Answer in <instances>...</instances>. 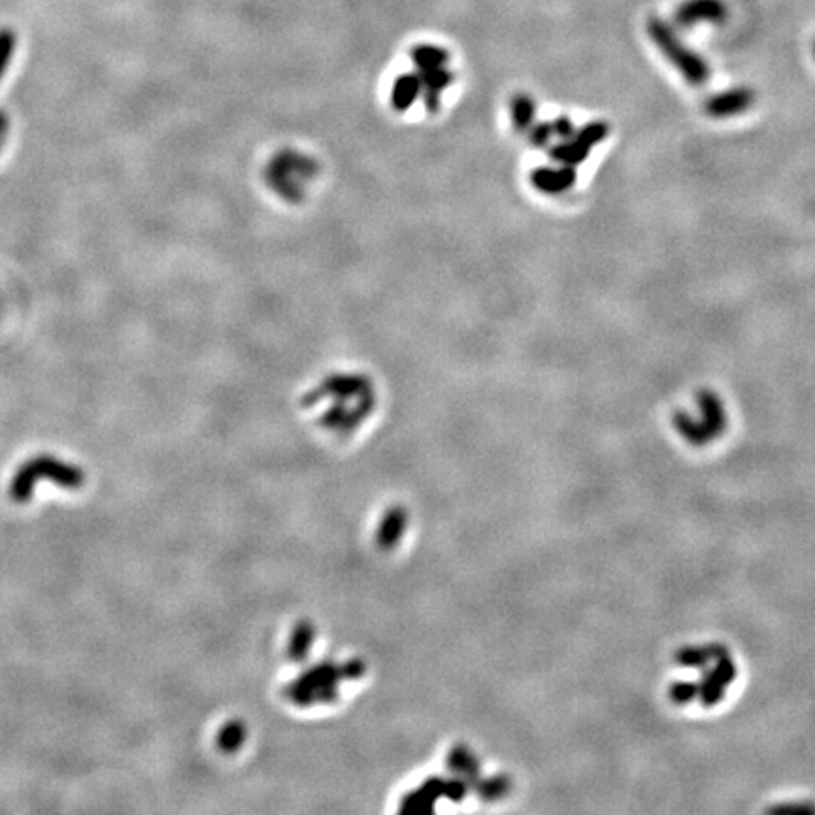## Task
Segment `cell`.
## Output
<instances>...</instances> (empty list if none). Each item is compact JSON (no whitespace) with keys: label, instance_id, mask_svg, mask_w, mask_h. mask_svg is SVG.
I'll return each mask as SVG.
<instances>
[{"label":"cell","instance_id":"9c48e42d","mask_svg":"<svg viewBox=\"0 0 815 815\" xmlns=\"http://www.w3.org/2000/svg\"><path fill=\"white\" fill-rule=\"evenodd\" d=\"M576 178L574 167H540L531 172V185L544 195H561L576 185Z\"/></svg>","mask_w":815,"mask_h":815},{"label":"cell","instance_id":"6da1fadb","mask_svg":"<svg viewBox=\"0 0 815 815\" xmlns=\"http://www.w3.org/2000/svg\"><path fill=\"white\" fill-rule=\"evenodd\" d=\"M410 67L391 76L382 91V110L404 125H431L450 110L457 85L451 51L434 42H419L408 50Z\"/></svg>","mask_w":815,"mask_h":815},{"label":"cell","instance_id":"4fadbf2b","mask_svg":"<svg viewBox=\"0 0 815 815\" xmlns=\"http://www.w3.org/2000/svg\"><path fill=\"white\" fill-rule=\"evenodd\" d=\"M551 129H553V136H559L563 140H568V138H572L576 134L574 123L566 116L555 117L553 123H551Z\"/></svg>","mask_w":815,"mask_h":815},{"label":"cell","instance_id":"7c38bea8","mask_svg":"<svg viewBox=\"0 0 815 815\" xmlns=\"http://www.w3.org/2000/svg\"><path fill=\"white\" fill-rule=\"evenodd\" d=\"M529 134V142L536 146V148H544L548 146L551 136H553V129L551 123H533V127L527 131Z\"/></svg>","mask_w":815,"mask_h":815},{"label":"cell","instance_id":"ba28073f","mask_svg":"<svg viewBox=\"0 0 815 815\" xmlns=\"http://www.w3.org/2000/svg\"><path fill=\"white\" fill-rule=\"evenodd\" d=\"M755 102V93L749 87H734L729 91L717 93L712 99L706 100V114L714 119L738 116L748 112Z\"/></svg>","mask_w":815,"mask_h":815},{"label":"cell","instance_id":"8992f818","mask_svg":"<svg viewBox=\"0 0 815 815\" xmlns=\"http://www.w3.org/2000/svg\"><path fill=\"white\" fill-rule=\"evenodd\" d=\"M700 412H702V423H693L683 414L676 416V425L689 440H706V436L719 433L725 427V410L721 400L717 399L712 391H702L699 395Z\"/></svg>","mask_w":815,"mask_h":815},{"label":"cell","instance_id":"7a4b0ae2","mask_svg":"<svg viewBox=\"0 0 815 815\" xmlns=\"http://www.w3.org/2000/svg\"><path fill=\"white\" fill-rule=\"evenodd\" d=\"M329 180L319 151L302 142L270 146L255 165V183L265 199L282 210L299 212L316 202Z\"/></svg>","mask_w":815,"mask_h":815},{"label":"cell","instance_id":"9a60e30c","mask_svg":"<svg viewBox=\"0 0 815 815\" xmlns=\"http://www.w3.org/2000/svg\"><path fill=\"white\" fill-rule=\"evenodd\" d=\"M814 53H815V44H814Z\"/></svg>","mask_w":815,"mask_h":815},{"label":"cell","instance_id":"52a82bcc","mask_svg":"<svg viewBox=\"0 0 815 815\" xmlns=\"http://www.w3.org/2000/svg\"><path fill=\"white\" fill-rule=\"evenodd\" d=\"M727 19V4L723 0H683L674 12L678 27H693L699 23L719 25Z\"/></svg>","mask_w":815,"mask_h":815},{"label":"cell","instance_id":"5b68a950","mask_svg":"<svg viewBox=\"0 0 815 815\" xmlns=\"http://www.w3.org/2000/svg\"><path fill=\"white\" fill-rule=\"evenodd\" d=\"M610 133V127L606 121H593L589 125L582 127L580 131L568 140H563L557 146L549 148V157L566 167H578L589 155L593 146H597Z\"/></svg>","mask_w":815,"mask_h":815},{"label":"cell","instance_id":"5bb4252c","mask_svg":"<svg viewBox=\"0 0 815 815\" xmlns=\"http://www.w3.org/2000/svg\"><path fill=\"white\" fill-rule=\"evenodd\" d=\"M8 131H10V117H8V114H6L4 110H0V151H2L4 144H6Z\"/></svg>","mask_w":815,"mask_h":815},{"label":"cell","instance_id":"3957f363","mask_svg":"<svg viewBox=\"0 0 815 815\" xmlns=\"http://www.w3.org/2000/svg\"><path fill=\"white\" fill-rule=\"evenodd\" d=\"M51 480L65 489H80L85 482L84 470L80 466L70 465L51 455H38L17 470L10 483V500L16 504H25L33 499L34 487L38 480Z\"/></svg>","mask_w":815,"mask_h":815},{"label":"cell","instance_id":"8fae6325","mask_svg":"<svg viewBox=\"0 0 815 815\" xmlns=\"http://www.w3.org/2000/svg\"><path fill=\"white\" fill-rule=\"evenodd\" d=\"M16 46L17 34L10 27L0 29V82H2L4 74H6V70L10 67V61L14 57Z\"/></svg>","mask_w":815,"mask_h":815},{"label":"cell","instance_id":"277c9868","mask_svg":"<svg viewBox=\"0 0 815 815\" xmlns=\"http://www.w3.org/2000/svg\"><path fill=\"white\" fill-rule=\"evenodd\" d=\"M648 34L653 44L666 59L682 72L685 82L691 85H704L710 80L712 70L697 51L689 50L682 38L661 17H649Z\"/></svg>","mask_w":815,"mask_h":815},{"label":"cell","instance_id":"30bf717a","mask_svg":"<svg viewBox=\"0 0 815 815\" xmlns=\"http://www.w3.org/2000/svg\"><path fill=\"white\" fill-rule=\"evenodd\" d=\"M510 119L517 133H527L536 121V100L527 93H517L510 99Z\"/></svg>","mask_w":815,"mask_h":815}]
</instances>
